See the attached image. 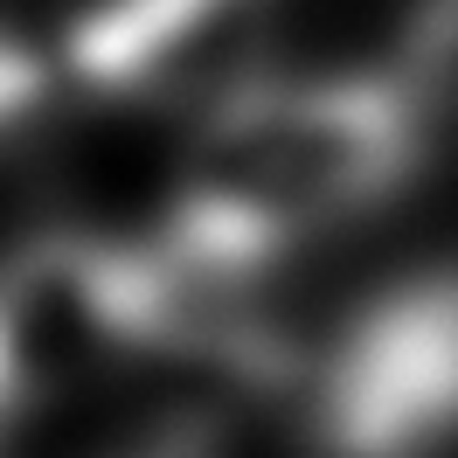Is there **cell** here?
<instances>
[{
	"mask_svg": "<svg viewBox=\"0 0 458 458\" xmlns=\"http://www.w3.org/2000/svg\"><path fill=\"white\" fill-rule=\"evenodd\" d=\"M424 160L417 98L389 77H306L223 98L195 140L181 223L160 258L181 278H236L285 243L369 216Z\"/></svg>",
	"mask_w": 458,
	"mask_h": 458,
	"instance_id": "6da1fadb",
	"label": "cell"
},
{
	"mask_svg": "<svg viewBox=\"0 0 458 458\" xmlns=\"http://www.w3.org/2000/svg\"><path fill=\"white\" fill-rule=\"evenodd\" d=\"M327 458H437L458 445V271L375 292L319 369Z\"/></svg>",
	"mask_w": 458,
	"mask_h": 458,
	"instance_id": "7a4b0ae2",
	"label": "cell"
},
{
	"mask_svg": "<svg viewBox=\"0 0 458 458\" xmlns=\"http://www.w3.org/2000/svg\"><path fill=\"white\" fill-rule=\"evenodd\" d=\"M243 14L250 0H98L77 29V63L98 84L160 90L236 35Z\"/></svg>",
	"mask_w": 458,
	"mask_h": 458,
	"instance_id": "3957f363",
	"label": "cell"
}]
</instances>
